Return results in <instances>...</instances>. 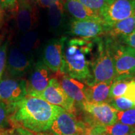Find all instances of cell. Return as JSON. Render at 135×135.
I'll list each match as a JSON object with an SVG mask.
<instances>
[{"label": "cell", "mask_w": 135, "mask_h": 135, "mask_svg": "<svg viewBox=\"0 0 135 135\" xmlns=\"http://www.w3.org/2000/svg\"><path fill=\"white\" fill-rule=\"evenodd\" d=\"M4 8L2 5V3L1 2L0 0V26L2 24V21L3 20V16H4Z\"/></svg>", "instance_id": "cell-34"}, {"label": "cell", "mask_w": 135, "mask_h": 135, "mask_svg": "<svg viewBox=\"0 0 135 135\" xmlns=\"http://www.w3.org/2000/svg\"><path fill=\"white\" fill-rule=\"evenodd\" d=\"M34 3L31 0L18 2V9L14 15L17 28L20 32L25 33L32 31L38 23V11Z\"/></svg>", "instance_id": "cell-13"}, {"label": "cell", "mask_w": 135, "mask_h": 135, "mask_svg": "<svg viewBox=\"0 0 135 135\" xmlns=\"http://www.w3.org/2000/svg\"><path fill=\"white\" fill-rule=\"evenodd\" d=\"M88 125L78 120L75 114L64 110L57 116L50 129L56 135H83Z\"/></svg>", "instance_id": "cell-9"}, {"label": "cell", "mask_w": 135, "mask_h": 135, "mask_svg": "<svg viewBox=\"0 0 135 135\" xmlns=\"http://www.w3.org/2000/svg\"><path fill=\"white\" fill-rule=\"evenodd\" d=\"M8 104L9 122L13 127L21 126L38 133L50 129L59 114L65 110L41 98L28 95L18 102Z\"/></svg>", "instance_id": "cell-1"}, {"label": "cell", "mask_w": 135, "mask_h": 135, "mask_svg": "<svg viewBox=\"0 0 135 135\" xmlns=\"http://www.w3.org/2000/svg\"><path fill=\"white\" fill-rule=\"evenodd\" d=\"M55 77L65 93L75 103L82 106L87 102L84 94L86 86L83 83L60 71L56 73Z\"/></svg>", "instance_id": "cell-15"}, {"label": "cell", "mask_w": 135, "mask_h": 135, "mask_svg": "<svg viewBox=\"0 0 135 135\" xmlns=\"http://www.w3.org/2000/svg\"><path fill=\"white\" fill-rule=\"evenodd\" d=\"M106 135H135V127L117 122L109 126H95Z\"/></svg>", "instance_id": "cell-21"}, {"label": "cell", "mask_w": 135, "mask_h": 135, "mask_svg": "<svg viewBox=\"0 0 135 135\" xmlns=\"http://www.w3.org/2000/svg\"><path fill=\"white\" fill-rule=\"evenodd\" d=\"M65 8L76 20H91L105 25L99 12L86 7L77 0H65Z\"/></svg>", "instance_id": "cell-16"}, {"label": "cell", "mask_w": 135, "mask_h": 135, "mask_svg": "<svg viewBox=\"0 0 135 135\" xmlns=\"http://www.w3.org/2000/svg\"></svg>", "instance_id": "cell-38"}, {"label": "cell", "mask_w": 135, "mask_h": 135, "mask_svg": "<svg viewBox=\"0 0 135 135\" xmlns=\"http://www.w3.org/2000/svg\"><path fill=\"white\" fill-rule=\"evenodd\" d=\"M40 44L38 33L32 30L23 35L19 40L18 46L22 52L30 55L32 51L38 48Z\"/></svg>", "instance_id": "cell-20"}, {"label": "cell", "mask_w": 135, "mask_h": 135, "mask_svg": "<svg viewBox=\"0 0 135 135\" xmlns=\"http://www.w3.org/2000/svg\"><path fill=\"white\" fill-rule=\"evenodd\" d=\"M117 111H124L135 108V103L124 97L109 99L108 103Z\"/></svg>", "instance_id": "cell-23"}, {"label": "cell", "mask_w": 135, "mask_h": 135, "mask_svg": "<svg viewBox=\"0 0 135 135\" xmlns=\"http://www.w3.org/2000/svg\"><path fill=\"white\" fill-rule=\"evenodd\" d=\"M66 40L60 72L76 80L86 81L91 77L88 56L91 53L93 43L88 39L72 38L68 41Z\"/></svg>", "instance_id": "cell-2"}, {"label": "cell", "mask_w": 135, "mask_h": 135, "mask_svg": "<svg viewBox=\"0 0 135 135\" xmlns=\"http://www.w3.org/2000/svg\"><path fill=\"white\" fill-rule=\"evenodd\" d=\"M105 43V46L99 49L98 56L91 63L92 75L86 81L88 86L114 81L116 78V70L109 40Z\"/></svg>", "instance_id": "cell-3"}, {"label": "cell", "mask_w": 135, "mask_h": 135, "mask_svg": "<svg viewBox=\"0 0 135 135\" xmlns=\"http://www.w3.org/2000/svg\"><path fill=\"white\" fill-rule=\"evenodd\" d=\"M86 7L99 12L103 8L111 3V0H77Z\"/></svg>", "instance_id": "cell-26"}, {"label": "cell", "mask_w": 135, "mask_h": 135, "mask_svg": "<svg viewBox=\"0 0 135 135\" xmlns=\"http://www.w3.org/2000/svg\"><path fill=\"white\" fill-rule=\"evenodd\" d=\"M129 76L117 77L114 79L109 91V99L123 97L128 84L132 80H129Z\"/></svg>", "instance_id": "cell-22"}, {"label": "cell", "mask_w": 135, "mask_h": 135, "mask_svg": "<svg viewBox=\"0 0 135 135\" xmlns=\"http://www.w3.org/2000/svg\"><path fill=\"white\" fill-rule=\"evenodd\" d=\"M118 42H120L123 45H126L135 50V29L132 33L127 36L119 37L118 38Z\"/></svg>", "instance_id": "cell-29"}, {"label": "cell", "mask_w": 135, "mask_h": 135, "mask_svg": "<svg viewBox=\"0 0 135 135\" xmlns=\"http://www.w3.org/2000/svg\"><path fill=\"white\" fill-rule=\"evenodd\" d=\"M28 95L26 80L6 78L0 81V101L7 104L18 102Z\"/></svg>", "instance_id": "cell-10"}, {"label": "cell", "mask_w": 135, "mask_h": 135, "mask_svg": "<svg viewBox=\"0 0 135 135\" xmlns=\"http://www.w3.org/2000/svg\"><path fill=\"white\" fill-rule=\"evenodd\" d=\"M37 135H56V134H48V133H39L37 134Z\"/></svg>", "instance_id": "cell-35"}, {"label": "cell", "mask_w": 135, "mask_h": 135, "mask_svg": "<svg viewBox=\"0 0 135 135\" xmlns=\"http://www.w3.org/2000/svg\"><path fill=\"white\" fill-rule=\"evenodd\" d=\"M30 96L41 98L53 105L60 106L73 114L76 113L75 102L65 93L55 76L51 79L45 90Z\"/></svg>", "instance_id": "cell-5"}, {"label": "cell", "mask_w": 135, "mask_h": 135, "mask_svg": "<svg viewBox=\"0 0 135 135\" xmlns=\"http://www.w3.org/2000/svg\"><path fill=\"white\" fill-rule=\"evenodd\" d=\"M109 27L98 21L91 20H72L70 23L71 35L83 39L97 38L106 34Z\"/></svg>", "instance_id": "cell-14"}, {"label": "cell", "mask_w": 135, "mask_h": 135, "mask_svg": "<svg viewBox=\"0 0 135 135\" xmlns=\"http://www.w3.org/2000/svg\"><path fill=\"white\" fill-rule=\"evenodd\" d=\"M10 109L9 104L0 101V130H3L10 125Z\"/></svg>", "instance_id": "cell-25"}, {"label": "cell", "mask_w": 135, "mask_h": 135, "mask_svg": "<svg viewBox=\"0 0 135 135\" xmlns=\"http://www.w3.org/2000/svg\"><path fill=\"white\" fill-rule=\"evenodd\" d=\"M34 3L43 8H48L57 2H65V0H33Z\"/></svg>", "instance_id": "cell-32"}, {"label": "cell", "mask_w": 135, "mask_h": 135, "mask_svg": "<svg viewBox=\"0 0 135 135\" xmlns=\"http://www.w3.org/2000/svg\"><path fill=\"white\" fill-rule=\"evenodd\" d=\"M1 135H35L33 132L21 126H15L13 129L6 132L1 133Z\"/></svg>", "instance_id": "cell-28"}, {"label": "cell", "mask_w": 135, "mask_h": 135, "mask_svg": "<svg viewBox=\"0 0 135 135\" xmlns=\"http://www.w3.org/2000/svg\"><path fill=\"white\" fill-rule=\"evenodd\" d=\"M4 9L15 15L18 8V0H1Z\"/></svg>", "instance_id": "cell-30"}, {"label": "cell", "mask_w": 135, "mask_h": 135, "mask_svg": "<svg viewBox=\"0 0 135 135\" xmlns=\"http://www.w3.org/2000/svg\"><path fill=\"white\" fill-rule=\"evenodd\" d=\"M65 3L57 2L48 8V20L50 30L54 32L60 31L65 25Z\"/></svg>", "instance_id": "cell-18"}, {"label": "cell", "mask_w": 135, "mask_h": 135, "mask_svg": "<svg viewBox=\"0 0 135 135\" xmlns=\"http://www.w3.org/2000/svg\"><path fill=\"white\" fill-rule=\"evenodd\" d=\"M112 51L116 78L130 76L135 74V50L131 47L109 40Z\"/></svg>", "instance_id": "cell-4"}, {"label": "cell", "mask_w": 135, "mask_h": 135, "mask_svg": "<svg viewBox=\"0 0 135 135\" xmlns=\"http://www.w3.org/2000/svg\"><path fill=\"white\" fill-rule=\"evenodd\" d=\"M9 44L8 40H6L3 43L0 42V81L2 79L3 72L6 66L7 61V51Z\"/></svg>", "instance_id": "cell-27"}, {"label": "cell", "mask_w": 135, "mask_h": 135, "mask_svg": "<svg viewBox=\"0 0 135 135\" xmlns=\"http://www.w3.org/2000/svg\"><path fill=\"white\" fill-rule=\"evenodd\" d=\"M111 1H113V0H111Z\"/></svg>", "instance_id": "cell-37"}, {"label": "cell", "mask_w": 135, "mask_h": 135, "mask_svg": "<svg viewBox=\"0 0 135 135\" xmlns=\"http://www.w3.org/2000/svg\"><path fill=\"white\" fill-rule=\"evenodd\" d=\"M33 56L22 52L13 46L9 50L6 61V70L11 76L20 78L30 71L33 66Z\"/></svg>", "instance_id": "cell-8"}, {"label": "cell", "mask_w": 135, "mask_h": 135, "mask_svg": "<svg viewBox=\"0 0 135 135\" xmlns=\"http://www.w3.org/2000/svg\"><path fill=\"white\" fill-rule=\"evenodd\" d=\"M123 97L135 103V80H132L129 82Z\"/></svg>", "instance_id": "cell-31"}, {"label": "cell", "mask_w": 135, "mask_h": 135, "mask_svg": "<svg viewBox=\"0 0 135 135\" xmlns=\"http://www.w3.org/2000/svg\"><path fill=\"white\" fill-rule=\"evenodd\" d=\"M117 122L135 127V108L124 111H118Z\"/></svg>", "instance_id": "cell-24"}, {"label": "cell", "mask_w": 135, "mask_h": 135, "mask_svg": "<svg viewBox=\"0 0 135 135\" xmlns=\"http://www.w3.org/2000/svg\"><path fill=\"white\" fill-rule=\"evenodd\" d=\"M108 27L135 15V0H113L99 11Z\"/></svg>", "instance_id": "cell-6"}, {"label": "cell", "mask_w": 135, "mask_h": 135, "mask_svg": "<svg viewBox=\"0 0 135 135\" xmlns=\"http://www.w3.org/2000/svg\"><path fill=\"white\" fill-rule=\"evenodd\" d=\"M135 29V15L126 19L118 22L109 27L106 35L112 38H119V37L127 36Z\"/></svg>", "instance_id": "cell-19"}, {"label": "cell", "mask_w": 135, "mask_h": 135, "mask_svg": "<svg viewBox=\"0 0 135 135\" xmlns=\"http://www.w3.org/2000/svg\"><path fill=\"white\" fill-rule=\"evenodd\" d=\"M82 109L89 115L90 126H109L117 123L118 111L108 103H85Z\"/></svg>", "instance_id": "cell-7"}, {"label": "cell", "mask_w": 135, "mask_h": 135, "mask_svg": "<svg viewBox=\"0 0 135 135\" xmlns=\"http://www.w3.org/2000/svg\"><path fill=\"white\" fill-rule=\"evenodd\" d=\"M50 71L41 60L33 64L26 80L28 96L45 90L51 79Z\"/></svg>", "instance_id": "cell-11"}, {"label": "cell", "mask_w": 135, "mask_h": 135, "mask_svg": "<svg viewBox=\"0 0 135 135\" xmlns=\"http://www.w3.org/2000/svg\"><path fill=\"white\" fill-rule=\"evenodd\" d=\"M25 1V0H18V2H20V1Z\"/></svg>", "instance_id": "cell-36"}, {"label": "cell", "mask_w": 135, "mask_h": 135, "mask_svg": "<svg viewBox=\"0 0 135 135\" xmlns=\"http://www.w3.org/2000/svg\"><path fill=\"white\" fill-rule=\"evenodd\" d=\"M66 38L52 39L45 44L42 53V61L53 73L60 71L63 62V51Z\"/></svg>", "instance_id": "cell-12"}, {"label": "cell", "mask_w": 135, "mask_h": 135, "mask_svg": "<svg viewBox=\"0 0 135 135\" xmlns=\"http://www.w3.org/2000/svg\"><path fill=\"white\" fill-rule=\"evenodd\" d=\"M113 83V81H109L86 86L84 94L87 102L90 103H108L110 99L109 91Z\"/></svg>", "instance_id": "cell-17"}, {"label": "cell", "mask_w": 135, "mask_h": 135, "mask_svg": "<svg viewBox=\"0 0 135 135\" xmlns=\"http://www.w3.org/2000/svg\"><path fill=\"white\" fill-rule=\"evenodd\" d=\"M83 135H106L97 129L96 126H92L89 124L84 130Z\"/></svg>", "instance_id": "cell-33"}]
</instances>
